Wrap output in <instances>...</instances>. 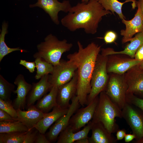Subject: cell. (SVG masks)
Masks as SVG:
<instances>
[{
	"instance_id": "obj_41",
	"label": "cell",
	"mask_w": 143,
	"mask_h": 143,
	"mask_svg": "<svg viewBox=\"0 0 143 143\" xmlns=\"http://www.w3.org/2000/svg\"><path fill=\"white\" fill-rule=\"evenodd\" d=\"M137 5L140 7L143 15V0H139L137 2Z\"/></svg>"
},
{
	"instance_id": "obj_32",
	"label": "cell",
	"mask_w": 143,
	"mask_h": 143,
	"mask_svg": "<svg viewBox=\"0 0 143 143\" xmlns=\"http://www.w3.org/2000/svg\"><path fill=\"white\" fill-rule=\"evenodd\" d=\"M39 132L34 127L29 130L26 133L23 143H34Z\"/></svg>"
},
{
	"instance_id": "obj_31",
	"label": "cell",
	"mask_w": 143,
	"mask_h": 143,
	"mask_svg": "<svg viewBox=\"0 0 143 143\" xmlns=\"http://www.w3.org/2000/svg\"><path fill=\"white\" fill-rule=\"evenodd\" d=\"M126 102L140 108L143 113V99L138 98L133 94H127Z\"/></svg>"
},
{
	"instance_id": "obj_39",
	"label": "cell",
	"mask_w": 143,
	"mask_h": 143,
	"mask_svg": "<svg viewBox=\"0 0 143 143\" xmlns=\"http://www.w3.org/2000/svg\"><path fill=\"white\" fill-rule=\"evenodd\" d=\"M135 138V136L133 134H126L124 137V141L126 142H129Z\"/></svg>"
},
{
	"instance_id": "obj_25",
	"label": "cell",
	"mask_w": 143,
	"mask_h": 143,
	"mask_svg": "<svg viewBox=\"0 0 143 143\" xmlns=\"http://www.w3.org/2000/svg\"><path fill=\"white\" fill-rule=\"evenodd\" d=\"M105 10L110 11L112 14L117 13L120 19L122 20L125 19V17L122 11V7L125 3L131 1L132 0H127L125 2H122L118 0H98Z\"/></svg>"
},
{
	"instance_id": "obj_12",
	"label": "cell",
	"mask_w": 143,
	"mask_h": 143,
	"mask_svg": "<svg viewBox=\"0 0 143 143\" xmlns=\"http://www.w3.org/2000/svg\"><path fill=\"white\" fill-rule=\"evenodd\" d=\"M124 55L117 54L108 56L106 64L108 73L124 74L130 68L139 64L141 61Z\"/></svg>"
},
{
	"instance_id": "obj_43",
	"label": "cell",
	"mask_w": 143,
	"mask_h": 143,
	"mask_svg": "<svg viewBox=\"0 0 143 143\" xmlns=\"http://www.w3.org/2000/svg\"><path fill=\"white\" fill-rule=\"evenodd\" d=\"M135 143H143V138L140 140L136 142H135Z\"/></svg>"
},
{
	"instance_id": "obj_28",
	"label": "cell",
	"mask_w": 143,
	"mask_h": 143,
	"mask_svg": "<svg viewBox=\"0 0 143 143\" xmlns=\"http://www.w3.org/2000/svg\"><path fill=\"white\" fill-rule=\"evenodd\" d=\"M27 132L0 133V143H23Z\"/></svg>"
},
{
	"instance_id": "obj_14",
	"label": "cell",
	"mask_w": 143,
	"mask_h": 143,
	"mask_svg": "<svg viewBox=\"0 0 143 143\" xmlns=\"http://www.w3.org/2000/svg\"><path fill=\"white\" fill-rule=\"evenodd\" d=\"M78 75L77 70L72 79L58 88L56 97L58 106L63 109L68 108L70 100L76 93Z\"/></svg>"
},
{
	"instance_id": "obj_23",
	"label": "cell",
	"mask_w": 143,
	"mask_h": 143,
	"mask_svg": "<svg viewBox=\"0 0 143 143\" xmlns=\"http://www.w3.org/2000/svg\"><path fill=\"white\" fill-rule=\"evenodd\" d=\"M58 87L53 86L50 92L38 100L35 105L36 107L44 113H47L56 106V97Z\"/></svg>"
},
{
	"instance_id": "obj_38",
	"label": "cell",
	"mask_w": 143,
	"mask_h": 143,
	"mask_svg": "<svg viewBox=\"0 0 143 143\" xmlns=\"http://www.w3.org/2000/svg\"><path fill=\"white\" fill-rule=\"evenodd\" d=\"M126 134V131L124 129L118 130L117 131L116 136L117 140H121L123 139Z\"/></svg>"
},
{
	"instance_id": "obj_35",
	"label": "cell",
	"mask_w": 143,
	"mask_h": 143,
	"mask_svg": "<svg viewBox=\"0 0 143 143\" xmlns=\"http://www.w3.org/2000/svg\"><path fill=\"white\" fill-rule=\"evenodd\" d=\"M17 121L8 113L0 109V122H13Z\"/></svg>"
},
{
	"instance_id": "obj_27",
	"label": "cell",
	"mask_w": 143,
	"mask_h": 143,
	"mask_svg": "<svg viewBox=\"0 0 143 143\" xmlns=\"http://www.w3.org/2000/svg\"><path fill=\"white\" fill-rule=\"evenodd\" d=\"M35 59L37 69L35 78L36 79H40L44 75L52 73L53 66L52 64L40 57H37Z\"/></svg>"
},
{
	"instance_id": "obj_21",
	"label": "cell",
	"mask_w": 143,
	"mask_h": 143,
	"mask_svg": "<svg viewBox=\"0 0 143 143\" xmlns=\"http://www.w3.org/2000/svg\"><path fill=\"white\" fill-rule=\"evenodd\" d=\"M92 123L91 120L81 130L74 132L68 125L59 134L57 143H73L82 138L88 137Z\"/></svg>"
},
{
	"instance_id": "obj_33",
	"label": "cell",
	"mask_w": 143,
	"mask_h": 143,
	"mask_svg": "<svg viewBox=\"0 0 143 143\" xmlns=\"http://www.w3.org/2000/svg\"><path fill=\"white\" fill-rule=\"evenodd\" d=\"M19 64L27 69L30 73H33L36 68L35 63V61L33 62H29L25 60H20Z\"/></svg>"
},
{
	"instance_id": "obj_45",
	"label": "cell",
	"mask_w": 143,
	"mask_h": 143,
	"mask_svg": "<svg viewBox=\"0 0 143 143\" xmlns=\"http://www.w3.org/2000/svg\"><path fill=\"white\" fill-rule=\"evenodd\" d=\"M142 24H143V20Z\"/></svg>"
},
{
	"instance_id": "obj_36",
	"label": "cell",
	"mask_w": 143,
	"mask_h": 143,
	"mask_svg": "<svg viewBox=\"0 0 143 143\" xmlns=\"http://www.w3.org/2000/svg\"><path fill=\"white\" fill-rule=\"evenodd\" d=\"M35 143H50L45 134L39 132L34 142Z\"/></svg>"
},
{
	"instance_id": "obj_46",
	"label": "cell",
	"mask_w": 143,
	"mask_h": 143,
	"mask_svg": "<svg viewBox=\"0 0 143 143\" xmlns=\"http://www.w3.org/2000/svg\"></svg>"
},
{
	"instance_id": "obj_22",
	"label": "cell",
	"mask_w": 143,
	"mask_h": 143,
	"mask_svg": "<svg viewBox=\"0 0 143 143\" xmlns=\"http://www.w3.org/2000/svg\"><path fill=\"white\" fill-rule=\"evenodd\" d=\"M92 123V135L88 137L90 143H113L116 142L111 134L101 123Z\"/></svg>"
},
{
	"instance_id": "obj_8",
	"label": "cell",
	"mask_w": 143,
	"mask_h": 143,
	"mask_svg": "<svg viewBox=\"0 0 143 143\" xmlns=\"http://www.w3.org/2000/svg\"><path fill=\"white\" fill-rule=\"evenodd\" d=\"M99 97H96L86 107L78 109L70 118L68 126L74 132L80 130L92 119L97 105Z\"/></svg>"
},
{
	"instance_id": "obj_15",
	"label": "cell",
	"mask_w": 143,
	"mask_h": 143,
	"mask_svg": "<svg viewBox=\"0 0 143 143\" xmlns=\"http://www.w3.org/2000/svg\"><path fill=\"white\" fill-rule=\"evenodd\" d=\"M137 6V12L132 19L129 20H122L126 27L125 30L120 31L121 35L123 36L122 41L123 44L130 41L134 35L143 31V15L140 7Z\"/></svg>"
},
{
	"instance_id": "obj_11",
	"label": "cell",
	"mask_w": 143,
	"mask_h": 143,
	"mask_svg": "<svg viewBox=\"0 0 143 143\" xmlns=\"http://www.w3.org/2000/svg\"><path fill=\"white\" fill-rule=\"evenodd\" d=\"M31 8L38 7L42 8L50 17L56 25H59L60 21L58 14L60 11L68 13L72 6L69 1L64 0L62 2L58 0H37L35 3L30 5Z\"/></svg>"
},
{
	"instance_id": "obj_26",
	"label": "cell",
	"mask_w": 143,
	"mask_h": 143,
	"mask_svg": "<svg viewBox=\"0 0 143 143\" xmlns=\"http://www.w3.org/2000/svg\"><path fill=\"white\" fill-rule=\"evenodd\" d=\"M28 130V128L18 120L13 122H0V133L26 132Z\"/></svg>"
},
{
	"instance_id": "obj_19",
	"label": "cell",
	"mask_w": 143,
	"mask_h": 143,
	"mask_svg": "<svg viewBox=\"0 0 143 143\" xmlns=\"http://www.w3.org/2000/svg\"><path fill=\"white\" fill-rule=\"evenodd\" d=\"M130 41V43L122 51H116L111 48H102L101 49V54L103 56H108L114 54H122L134 59L137 50L143 44V31L137 33Z\"/></svg>"
},
{
	"instance_id": "obj_18",
	"label": "cell",
	"mask_w": 143,
	"mask_h": 143,
	"mask_svg": "<svg viewBox=\"0 0 143 143\" xmlns=\"http://www.w3.org/2000/svg\"><path fill=\"white\" fill-rule=\"evenodd\" d=\"M18 117L16 119L23 123L28 130L34 127L44 117V113L37 108L35 105L31 106L25 111L20 109L16 110Z\"/></svg>"
},
{
	"instance_id": "obj_9",
	"label": "cell",
	"mask_w": 143,
	"mask_h": 143,
	"mask_svg": "<svg viewBox=\"0 0 143 143\" xmlns=\"http://www.w3.org/2000/svg\"><path fill=\"white\" fill-rule=\"evenodd\" d=\"M71 101L67 113L55 122L45 135L50 143L56 141L60 132L68 126L71 117L79 108L80 104L76 95L73 97Z\"/></svg>"
},
{
	"instance_id": "obj_16",
	"label": "cell",
	"mask_w": 143,
	"mask_h": 143,
	"mask_svg": "<svg viewBox=\"0 0 143 143\" xmlns=\"http://www.w3.org/2000/svg\"><path fill=\"white\" fill-rule=\"evenodd\" d=\"M49 75H44L37 83H32L31 89L26 97L27 108L34 105L36 101L41 99L51 90L53 86L48 81Z\"/></svg>"
},
{
	"instance_id": "obj_4",
	"label": "cell",
	"mask_w": 143,
	"mask_h": 143,
	"mask_svg": "<svg viewBox=\"0 0 143 143\" xmlns=\"http://www.w3.org/2000/svg\"><path fill=\"white\" fill-rule=\"evenodd\" d=\"M73 46L72 44L68 42L66 40H59L50 34L45 38L44 41L37 45L38 52L33 57L34 58L41 57L54 66L59 64L62 54L69 51Z\"/></svg>"
},
{
	"instance_id": "obj_10",
	"label": "cell",
	"mask_w": 143,
	"mask_h": 143,
	"mask_svg": "<svg viewBox=\"0 0 143 143\" xmlns=\"http://www.w3.org/2000/svg\"><path fill=\"white\" fill-rule=\"evenodd\" d=\"M123 118L131 127L138 141L143 137V113H141L127 102L122 110Z\"/></svg>"
},
{
	"instance_id": "obj_3",
	"label": "cell",
	"mask_w": 143,
	"mask_h": 143,
	"mask_svg": "<svg viewBox=\"0 0 143 143\" xmlns=\"http://www.w3.org/2000/svg\"><path fill=\"white\" fill-rule=\"evenodd\" d=\"M99 94L98 102L91 121L93 123H101L112 134L118 130L115 118H122V110L112 101L105 91Z\"/></svg>"
},
{
	"instance_id": "obj_29",
	"label": "cell",
	"mask_w": 143,
	"mask_h": 143,
	"mask_svg": "<svg viewBox=\"0 0 143 143\" xmlns=\"http://www.w3.org/2000/svg\"><path fill=\"white\" fill-rule=\"evenodd\" d=\"M15 87L14 84L8 82L0 74V99L5 101L11 100V94Z\"/></svg>"
},
{
	"instance_id": "obj_17",
	"label": "cell",
	"mask_w": 143,
	"mask_h": 143,
	"mask_svg": "<svg viewBox=\"0 0 143 143\" xmlns=\"http://www.w3.org/2000/svg\"><path fill=\"white\" fill-rule=\"evenodd\" d=\"M14 84L17 86V88L13 93H16L17 96L12 102L13 105L16 110L20 109L24 110L26 106V97L32 85L26 81L24 75L22 74L17 76Z\"/></svg>"
},
{
	"instance_id": "obj_40",
	"label": "cell",
	"mask_w": 143,
	"mask_h": 143,
	"mask_svg": "<svg viewBox=\"0 0 143 143\" xmlns=\"http://www.w3.org/2000/svg\"><path fill=\"white\" fill-rule=\"evenodd\" d=\"M74 143H90L88 137L82 138L75 141Z\"/></svg>"
},
{
	"instance_id": "obj_6",
	"label": "cell",
	"mask_w": 143,
	"mask_h": 143,
	"mask_svg": "<svg viewBox=\"0 0 143 143\" xmlns=\"http://www.w3.org/2000/svg\"><path fill=\"white\" fill-rule=\"evenodd\" d=\"M127 88L124 74L112 73L104 91L112 101L122 110L127 102Z\"/></svg>"
},
{
	"instance_id": "obj_2",
	"label": "cell",
	"mask_w": 143,
	"mask_h": 143,
	"mask_svg": "<svg viewBox=\"0 0 143 143\" xmlns=\"http://www.w3.org/2000/svg\"><path fill=\"white\" fill-rule=\"evenodd\" d=\"M77 44V52L70 54L67 58L73 61L77 67L78 78L76 95L79 104L83 106L87 105V97L91 86V81L96 61L101 50V46L93 42L84 47L79 41Z\"/></svg>"
},
{
	"instance_id": "obj_5",
	"label": "cell",
	"mask_w": 143,
	"mask_h": 143,
	"mask_svg": "<svg viewBox=\"0 0 143 143\" xmlns=\"http://www.w3.org/2000/svg\"><path fill=\"white\" fill-rule=\"evenodd\" d=\"M108 56L99 54L92 74L91 89L87 97V105L101 92L104 91L109 79L106 69Z\"/></svg>"
},
{
	"instance_id": "obj_24",
	"label": "cell",
	"mask_w": 143,
	"mask_h": 143,
	"mask_svg": "<svg viewBox=\"0 0 143 143\" xmlns=\"http://www.w3.org/2000/svg\"><path fill=\"white\" fill-rule=\"evenodd\" d=\"M8 24L5 22L3 23L0 35V62L3 58L9 53L15 51H20L22 52H26L27 51L20 47L10 48L6 45L5 42V37L7 32Z\"/></svg>"
},
{
	"instance_id": "obj_34",
	"label": "cell",
	"mask_w": 143,
	"mask_h": 143,
	"mask_svg": "<svg viewBox=\"0 0 143 143\" xmlns=\"http://www.w3.org/2000/svg\"><path fill=\"white\" fill-rule=\"evenodd\" d=\"M117 38V35L115 32L112 31H109L105 34L104 39L106 43H110L114 42Z\"/></svg>"
},
{
	"instance_id": "obj_1",
	"label": "cell",
	"mask_w": 143,
	"mask_h": 143,
	"mask_svg": "<svg viewBox=\"0 0 143 143\" xmlns=\"http://www.w3.org/2000/svg\"><path fill=\"white\" fill-rule=\"evenodd\" d=\"M112 14L105 9L98 0H90L87 3H78L72 6L61 19V23L71 32L81 29L86 34H93L97 32L102 17Z\"/></svg>"
},
{
	"instance_id": "obj_7",
	"label": "cell",
	"mask_w": 143,
	"mask_h": 143,
	"mask_svg": "<svg viewBox=\"0 0 143 143\" xmlns=\"http://www.w3.org/2000/svg\"><path fill=\"white\" fill-rule=\"evenodd\" d=\"M77 69L76 65L72 60H60L59 64L53 66L52 73L49 75L48 81L52 86L58 88L69 82Z\"/></svg>"
},
{
	"instance_id": "obj_37",
	"label": "cell",
	"mask_w": 143,
	"mask_h": 143,
	"mask_svg": "<svg viewBox=\"0 0 143 143\" xmlns=\"http://www.w3.org/2000/svg\"><path fill=\"white\" fill-rule=\"evenodd\" d=\"M134 59L142 61L143 60V44L138 49L135 53Z\"/></svg>"
},
{
	"instance_id": "obj_13",
	"label": "cell",
	"mask_w": 143,
	"mask_h": 143,
	"mask_svg": "<svg viewBox=\"0 0 143 143\" xmlns=\"http://www.w3.org/2000/svg\"><path fill=\"white\" fill-rule=\"evenodd\" d=\"M124 76L128 85L127 94L143 95V69L139 64L129 69Z\"/></svg>"
},
{
	"instance_id": "obj_20",
	"label": "cell",
	"mask_w": 143,
	"mask_h": 143,
	"mask_svg": "<svg viewBox=\"0 0 143 143\" xmlns=\"http://www.w3.org/2000/svg\"><path fill=\"white\" fill-rule=\"evenodd\" d=\"M68 108L63 109L57 105L54 107L52 111L45 113L42 118L34 127L41 133L45 134L50 127L61 117L67 112Z\"/></svg>"
},
{
	"instance_id": "obj_30",
	"label": "cell",
	"mask_w": 143,
	"mask_h": 143,
	"mask_svg": "<svg viewBox=\"0 0 143 143\" xmlns=\"http://www.w3.org/2000/svg\"><path fill=\"white\" fill-rule=\"evenodd\" d=\"M12 103L11 100L5 101L0 99V109L5 111L17 120V113L16 110L14 108Z\"/></svg>"
},
{
	"instance_id": "obj_42",
	"label": "cell",
	"mask_w": 143,
	"mask_h": 143,
	"mask_svg": "<svg viewBox=\"0 0 143 143\" xmlns=\"http://www.w3.org/2000/svg\"><path fill=\"white\" fill-rule=\"evenodd\" d=\"M139 65L140 68L143 69V60L141 61Z\"/></svg>"
},
{
	"instance_id": "obj_44",
	"label": "cell",
	"mask_w": 143,
	"mask_h": 143,
	"mask_svg": "<svg viewBox=\"0 0 143 143\" xmlns=\"http://www.w3.org/2000/svg\"><path fill=\"white\" fill-rule=\"evenodd\" d=\"M82 2L87 3L90 0H81Z\"/></svg>"
}]
</instances>
